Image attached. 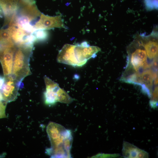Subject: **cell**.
Listing matches in <instances>:
<instances>
[{
  "mask_svg": "<svg viewBox=\"0 0 158 158\" xmlns=\"http://www.w3.org/2000/svg\"><path fill=\"white\" fill-rule=\"evenodd\" d=\"M51 144L46 153L53 158H71L73 137L70 130L62 125L51 122L47 127Z\"/></svg>",
  "mask_w": 158,
  "mask_h": 158,
  "instance_id": "1",
  "label": "cell"
},
{
  "mask_svg": "<svg viewBox=\"0 0 158 158\" xmlns=\"http://www.w3.org/2000/svg\"><path fill=\"white\" fill-rule=\"evenodd\" d=\"M100 50L97 46H90L86 42L79 45L66 44L59 51L57 61L74 66H81L90 58L95 57Z\"/></svg>",
  "mask_w": 158,
  "mask_h": 158,
  "instance_id": "2",
  "label": "cell"
},
{
  "mask_svg": "<svg viewBox=\"0 0 158 158\" xmlns=\"http://www.w3.org/2000/svg\"><path fill=\"white\" fill-rule=\"evenodd\" d=\"M17 46L14 56L11 75L16 80L21 82L25 77L31 74L29 61L33 44Z\"/></svg>",
  "mask_w": 158,
  "mask_h": 158,
  "instance_id": "3",
  "label": "cell"
},
{
  "mask_svg": "<svg viewBox=\"0 0 158 158\" xmlns=\"http://www.w3.org/2000/svg\"><path fill=\"white\" fill-rule=\"evenodd\" d=\"M128 50L129 59L132 66L136 71L146 69L151 66L147 61V56L141 40L139 34H137Z\"/></svg>",
  "mask_w": 158,
  "mask_h": 158,
  "instance_id": "4",
  "label": "cell"
},
{
  "mask_svg": "<svg viewBox=\"0 0 158 158\" xmlns=\"http://www.w3.org/2000/svg\"><path fill=\"white\" fill-rule=\"evenodd\" d=\"M46 90L44 93L45 104L53 105L57 102L68 104L72 101V99L58 84L46 76L44 77Z\"/></svg>",
  "mask_w": 158,
  "mask_h": 158,
  "instance_id": "5",
  "label": "cell"
},
{
  "mask_svg": "<svg viewBox=\"0 0 158 158\" xmlns=\"http://www.w3.org/2000/svg\"><path fill=\"white\" fill-rule=\"evenodd\" d=\"M5 81L0 90L3 100L7 103L15 101L22 83L16 80L12 75L5 76Z\"/></svg>",
  "mask_w": 158,
  "mask_h": 158,
  "instance_id": "6",
  "label": "cell"
},
{
  "mask_svg": "<svg viewBox=\"0 0 158 158\" xmlns=\"http://www.w3.org/2000/svg\"><path fill=\"white\" fill-rule=\"evenodd\" d=\"M140 35L147 57L151 59L157 57V28H154L151 33L149 35H146L142 34Z\"/></svg>",
  "mask_w": 158,
  "mask_h": 158,
  "instance_id": "7",
  "label": "cell"
},
{
  "mask_svg": "<svg viewBox=\"0 0 158 158\" xmlns=\"http://www.w3.org/2000/svg\"><path fill=\"white\" fill-rule=\"evenodd\" d=\"M39 17V20L33 25L36 30H45L54 28H66L60 15L50 16L41 13Z\"/></svg>",
  "mask_w": 158,
  "mask_h": 158,
  "instance_id": "8",
  "label": "cell"
},
{
  "mask_svg": "<svg viewBox=\"0 0 158 158\" xmlns=\"http://www.w3.org/2000/svg\"><path fill=\"white\" fill-rule=\"evenodd\" d=\"M17 47L14 44L0 49V62L4 76L12 74L14 56Z\"/></svg>",
  "mask_w": 158,
  "mask_h": 158,
  "instance_id": "9",
  "label": "cell"
},
{
  "mask_svg": "<svg viewBox=\"0 0 158 158\" xmlns=\"http://www.w3.org/2000/svg\"><path fill=\"white\" fill-rule=\"evenodd\" d=\"M157 71L151 69L145 70L140 74L141 90L142 92L150 98L152 91V88L155 78L157 77Z\"/></svg>",
  "mask_w": 158,
  "mask_h": 158,
  "instance_id": "10",
  "label": "cell"
},
{
  "mask_svg": "<svg viewBox=\"0 0 158 158\" xmlns=\"http://www.w3.org/2000/svg\"><path fill=\"white\" fill-rule=\"evenodd\" d=\"M19 6V0H0V6L5 17L4 25H8L16 14Z\"/></svg>",
  "mask_w": 158,
  "mask_h": 158,
  "instance_id": "11",
  "label": "cell"
},
{
  "mask_svg": "<svg viewBox=\"0 0 158 158\" xmlns=\"http://www.w3.org/2000/svg\"><path fill=\"white\" fill-rule=\"evenodd\" d=\"M122 151V155L124 158H148L149 157L148 152L125 141L123 142Z\"/></svg>",
  "mask_w": 158,
  "mask_h": 158,
  "instance_id": "12",
  "label": "cell"
},
{
  "mask_svg": "<svg viewBox=\"0 0 158 158\" xmlns=\"http://www.w3.org/2000/svg\"><path fill=\"white\" fill-rule=\"evenodd\" d=\"M14 43L13 41L8 28L0 30V45L1 48L12 45Z\"/></svg>",
  "mask_w": 158,
  "mask_h": 158,
  "instance_id": "13",
  "label": "cell"
},
{
  "mask_svg": "<svg viewBox=\"0 0 158 158\" xmlns=\"http://www.w3.org/2000/svg\"><path fill=\"white\" fill-rule=\"evenodd\" d=\"M150 104L152 108L155 109L158 106V86H156L152 91Z\"/></svg>",
  "mask_w": 158,
  "mask_h": 158,
  "instance_id": "14",
  "label": "cell"
},
{
  "mask_svg": "<svg viewBox=\"0 0 158 158\" xmlns=\"http://www.w3.org/2000/svg\"><path fill=\"white\" fill-rule=\"evenodd\" d=\"M146 9L151 11L158 8V0H144Z\"/></svg>",
  "mask_w": 158,
  "mask_h": 158,
  "instance_id": "15",
  "label": "cell"
},
{
  "mask_svg": "<svg viewBox=\"0 0 158 158\" xmlns=\"http://www.w3.org/2000/svg\"><path fill=\"white\" fill-rule=\"evenodd\" d=\"M7 103L0 98V118L6 117L5 110Z\"/></svg>",
  "mask_w": 158,
  "mask_h": 158,
  "instance_id": "16",
  "label": "cell"
},
{
  "mask_svg": "<svg viewBox=\"0 0 158 158\" xmlns=\"http://www.w3.org/2000/svg\"><path fill=\"white\" fill-rule=\"evenodd\" d=\"M121 155L118 154H99L93 156V157L96 158H115L119 157Z\"/></svg>",
  "mask_w": 158,
  "mask_h": 158,
  "instance_id": "17",
  "label": "cell"
},
{
  "mask_svg": "<svg viewBox=\"0 0 158 158\" xmlns=\"http://www.w3.org/2000/svg\"><path fill=\"white\" fill-rule=\"evenodd\" d=\"M5 81V77L0 75V90L3 87Z\"/></svg>",
  "mask_w": 158,
  "mask_h": 158,
  "instance_id": "18",
  "label": "cell"
},
{
  "mask_svg": "<svg viewBox=\"0 0 158 158\" xmlns=\"http://www.w3.org/2000/svg\"><path fill=\"white\" fill-rule=\"evenodd\" d=\"M0 47H1V46H0Z\"/></svg>",
  "mask_w": 158,
  "mask_h": 158,
  "instance_id": "19",
  "label": "cell"
}]
</instances>
